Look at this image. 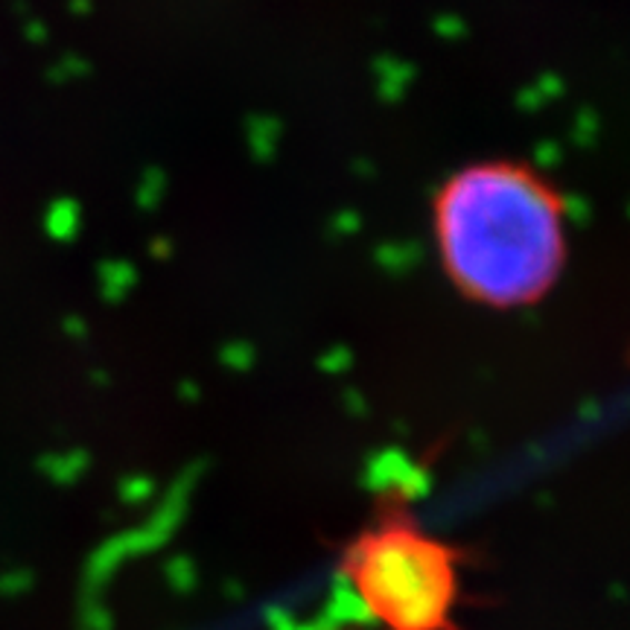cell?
<instances>
[{
  "instance_id": "cell-1",
  "label": "cell",
  "mask_w": 630,
  "mask_h": 630,
  "mask_svg": "<svg viewBox=\"0 0 630 630\" xmlns=\"http://www.w3.org/2000/svg\"><path fill=\"white\" fill-rule=\"evenodd\" d=\"M432 237L464 298L491 309L534 307L567 269V201L523 161L467 164L432 199Z\"/></svg>"
},
{
  "instance_id": "cell-2",
  "label": "cell",
  "mask_w": 630,
  "mask_h": 630,
  "mask_svg": "<svg viewBox=\"0 0 630 630\" xmlns=\"http://www.w3.org/2000/svg\"><path fill=\"white\" fill-rule=\"evenodd\" d=\"M459 563L453 547L392 508L347 543L338 569L385 630H459Z\"/></svg>"
}]
</instances>
